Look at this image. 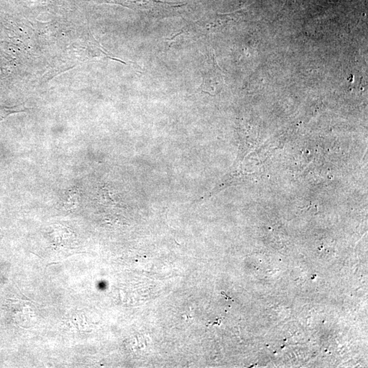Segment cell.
I'll use <instances>...</instances> for the list:
<instances>
[{
  "mask_svg": "<svg viewBox=\"0 0 368 368\" xmlns=\"http://www.w3.org/2000/svg\"><path fill=\"white\" fill-rule=\"evenodd\" d=\"M97 3L121 5L125 7L135 10H152V8L170 6L178 7L180 5L173 2L159 1V0H88Z\"/></svg>",
  "mask_w": 368,
  "mask_h": 368,
  "instance_id": "cell-1",
  "label": "cell"
}]
</instances>
